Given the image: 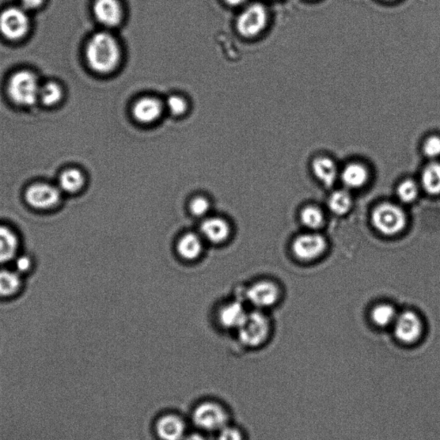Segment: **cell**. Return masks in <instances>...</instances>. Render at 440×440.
<instances>
[{"instance_id": "obj_22", "label": "cell", "mask_w": 440, "mask_h": 440, "mask_svg": "<svg viewBox=\"0 0 440 440\" xmlns=\"http://www.w3.org/2000/svg\"><path fill=\"white\" fill-rule=\"evenodd\" d=\"M85 176L81 170L69 169L64 170L60 174L59 184L60 191L68 193H75L81 191L85 186Z\"/></svg>"}, {"instance_id": "obj_23", "label": "cell", "mask_w": 440, "mask_h": 440, "mask_svg": "<svg viewBox=\"0 0 440 440\" xmlns=\"http://www.w3.org/2000/svg\"><path fill=\"white\" fill-rule=\"evenodd\" d=\"M397 316V310L389 303H380V305L375 306L371 312V321L379 328L393 326Z\"/></svg>"}, {"instance_id": "obj_6", "label": "cell", "mask_w": 440, "mask_h": 440, "mask_svg": "<svg viewBox=\"0 0 440 440\" xmlns=\"http://www.w3.org/2000/svg\"><path fill=\"white\" fill-rule=\"evenodd\" d=\"M327 247V240L316 231L299 235L291 245L294 255L303 261L317 260L324 255Z\"/></svg>"}, {"instance_id": "obj_19", "label": "cell", "mask_w": 440, "mask_h": 440, "mask_svg": "<svg viewBox=\"0 0 440 440\" xmlns=\"http://www.w3.org/2000/svg\"><path fill=\"white\" fill-rule=\"evenodd\" d=\"M341 180L345 187L350 189H358L364 187L369 178V173L365 165L359 163H351L345 166L341 172Z\"/></svg>"}, {"instance_id": "obj_8", "label": "cell", "mask_w": 440, "mask_h": 440, "mask_svg": "<svg viewBox=\"0 0 440 440\" xmlns=\"http://www.w3.org/2000/svg\"><path fill=\"white\" fill-rule=\"evenodd\" d=\"M268 13L260 4L249 6L238 17L237 28L242 36L255 37L266 27Z\"/></svg>"}, {"instance_id": "obj_4", "label": "cell", "mask_w": 440, "mask_h": 440, "mask_svg": "<svg viewBox=\"0 0 440 440\" xmlns=\"http://www.w3.org/2000/svg\"><path fill=\"white\" fill-rule=\"evenodd\" d=\"M39 83L35 74L21 71L11 78L8 93L15 104L29 106L35 104L40 93Z\"/></svg>"}, {"instance_id": "obj_34", "label": "cell", "mask_w": 440, "mask_h": 440, "mask_svg": "<svg viewBox=\"0 0 440 440\" xmlns=\"http://www.w3.org/2000/svg\"><path fill=\"white\" fill-rule=\"evenodd\" d=\"M22 6L28 10L36 9L43 3V0H21Z\"/></svg>"}, {"instance_id": "obj_2", "label": "cell", "mask_w": 440, "mask_h": 440, "mask_svg": "<svg viewBox=\"0 0 440 440\" xmlns=\"http://www.w3.org/2000/svg\"><path fill=\"white\" fill-rule=\"evenodd\" d=\"M371 222L378 233L385 236H396L403 233L408 219L403 208L393 203L378 205L371 214Z\"/></svg>"}, {"instance_id": "obj_32", "label": "cell", "mask_w": 440, "mask_h": 440, "mask_svg": "<svg viewBox=\"0 0 440 440\" xmlns=\"http://www.w3.org/2000/svg\"><path fill=\"white\" fill-rule=\"evenodd\" d=\"M219 440H242V432L237 428L226 426L220 430Z\"/></svg>"}, {"instance_id": "obj_3", "label": "cell", "mask_w": 440, "mask_h": 440, "mask_svg": "<svg viewBox=\"0 0 440 440\" xmlns=\"http://www.w3.org/2000/svg\"><path fill=\"white\" fill-rule=\"evenodd\" d=\"M238 332L239 339L245 346L249 348L263 346L270 336V321L261 310H252L248 312Z\"/></svg>"}, {"instance_id": "obj_20", "label": "cell", "mask_w": 440, "mask_h": 440, "mask_svg": "<svg viewBox=\"0 0 440 440\" xmlns=\"http://www.w3.org/2000/svg\"><path fill=\"white\" fill-rule=\"evenodd\" d=\"M18 248L16 234L6 226H0V263L13 260Z\"/></svg>"}, {"instance_id": "obj_28", "label": "cell", "mask_w": 440, "mask_h": 440, "mask_svg": "<svg viewBox=\"0 0 440 440\" xmlns=\"http://www.w3.org/2000/svg\"><path fill=\"white\" fill-rule=\"evenodd\" d=\"M62 97V88L56 83L48 82L40 88L39 97L41 102L48 106L56 104Z\"/></svg>"}, {"instance_id": "obj_31", "label": "cell", "mask_w": 440, "mask_h": 440, "mask_svg": "<svg viewBox=\"0 0 440 440\" xmlns=\"http://www.w3.org/2000/svg\"><path fill=\"white\" fill-rule=\"evenodd\" d=\"M167 106H168L170 113L174 116L184 115L188 109L187 102L184 97L177 96V95H173L168 98Z\"/></svg>"}, {"instance_id": "obj_7", "label": "cell", "mask_w": 440, "mask_h": 440, "mask_svg": "<svg viewBox=\"0 0 440 440\" xmlns=\"http://www.w3.org/2000/svg\"><path fill=\"white\" fill-rule=\"evenodd\" d=\"M193 422L206 431L221 430L228 422V415L221 406L214 403H203L197 406L193 413Z\"/></svg>"}, {"instance_id": "obj_11", "label": "cell", "mask_w": 440, "mask_h": 440, "mask_svg": "<svg viewBox=\"0 0 440 440\" xmlns=\"http://www.w3.org/2000/svg\"><path fill=\"white\" fill-rule=\"evenodd\" d=\"M280 288L269 280H260L254 283L246 291V297L256 310L269 308L279 301Z\"/></svg>"}, {"instance_id": "obj_29", "label": "cell", "mask_w": 440, "mask_h": 440, "mask_svg": "<svg viewBox=\"0 0 440 440\" xmlns=\"http://www.w3.org/2000/svg\"><path fill=\"white\" fill-rule=\"evenodd\" d=\"M210 200L205 196H195L189 202L188 209L196 218H207L211 211Z\"/></svg>"}, {"instance_id": "obj_14", "label": "cell", "mask_w": 440, "mask_h": 440, "mask_svg": "<svg viewBox=\"0 0 440 440\" xmlns=\"http://www.w3.org/2000/svg\"><path fill=\"white\" fill-rule=\"evenodd\" d=\"M163 105L157 98L146 97L135 102L132 115L140 123H154L161 116Z\"/></svg>"}, {"instance_id": "obj_15", "label": "cell", "mask_w": 440, "mask_h": 440, "mask_svg": "<svg viewBox=\"0 0 440 440\" xmlns=\"http://www.w3.org/2000/svg\"><path fill=\"white\" fill-rule=\"evenodd\" d=\"M204 239L198 234L183 235L177 242V252L181 259L188 261L199 259L204 249Z\"/></svg>"}, {"instance_id": "obj_24", "label": "cell", "mask_w": 440, "mask_h": 440, "mask_svg": "<svg viewBox=\"0 0 440 440\" xmlns=\"http://www.w3.org/2000/svg\"><path fill=\"white\" fill-rule=\"evenodd\" d=\"M328 206L336 215L347 214L352 207V196L347 191H336L329 196Z\"/></svg>"}, {"instance_id": "obj_36", "label": "cell", "mask_w": 440, "mask_h": 440, "mask_svg": "<svg viewBox=\"0 0 440 440\" xmlns=\"http://www.w3.org/2000/svg\"><path fill=\"white\" fill-rule=\"evenodd\" d=\"M246 0H225L226 4H228L230 6H238L244 4Z\"/></svg>"}, {"instance_id": "obj_33", "label": "cell", "mask_w": 440, "mask_h": 440, "mask_svg": "<svg viewBox=\"0 0 440 440\" xmlns=\"http://www.w3.org/2000/svg\"><path fill=\"white\" fill-rule=\"evenodd\" d=\"M30 267H32V260H30L28 256L18 258L16 261V268L18 272H27L29 270Z\"/></svg>"}, {"instance_id": "obj_35", "label": "cell", "mask_w": 440, "mask_h": 440, "mask_svg": "<svg viewBox=\"0 0 440 440\" xmlns=\"http://www.w3.org/2000/svg\"><path fill=\"white\" fill-rule=\"evenodd\" d=\"M183 440H206L202 435L199 434H191L186 436Z\"/></svg>"}, {"instance_id": "obj_13", "label": "cell", "mask_w": 440, "mask_h": 440, "mask_svg": "<svg viewBox=\"0 0 440 440\" xmlns=\"http://www.w3.org/2000/svg\"><path fill=\"white\" fill-rule=\"evenodd\" d=\"M94 13L102 25L112 28L119 25L123 19V8L118 0H96Z\"/></svg>"}, {"instance_id": "obj_16", "label": "cell", "mask_w": 440, "mask_h": 440, "mask_svg": "<svg viewBox=\"0 0 440 440\" xmlns=\"http://www.w3.org/2000/svg\"><path fill=\"white\" fill-rule=\"evenodd\" d=\"M185 428L184 420L174 415L161 417L156 424L157 434L162 440H183Z\"/></svg>"}, {"instance_id": "obj_10", "label": "cell", "mask_w": 440, "mask_h": 440, "mask_svg": "<svg viewBox=\"0 0 440 440\" xmlns=\"http://www.w3.org/2000/svg\"><path fill=\"white\" fill-rule=\"evenodd\" d=\"M60 191L48 184H36L26 191L25 200L30 207L38 210H48L60 202Z\"/></svg>"}, {"instance_id": "obj_30", "label": "cell", "mask_w": 440, "mask_h": 440, "mask_svg": "<svg viewBox=\"0 0 440 440\" xmlns=\"http://www.w3.org/2000/svg\"><path fill=\"white\" fill-rule=\"evenodd\" d=\"M423 153L427 158H436L440 156V137L432 135L428 137L423 144Z\"/></svg>"}, {"instance_id": "obj_9", "label": "cell", "mask_w": 440, "mask_h": 440, "mask_svg": "<svg viewBox=\"0 0 440 440\" xmlns=\"http://www.w3.org/2000/svg\"><path fill=\"white\" fill-rule=\"evenodd\" d=\"M29 18L24 9L11 7L0 15V32L9 40H19L28 32Z\"/></svg>"}, {"instance_id": "obj_26", "label": "cell", "mask_w": 440, "mask_h": 440, "mask_svg": "<svg viewBox=\"0 0 440 440\" xmlns=\"http://www.w3.org/2000/svg\"><path fill=\"white\" fill-rule=\"evenodd\" d=\"M21 287V279L18 272L0 270V296L9 297L17 293Z\"/></svg>"}, {"instance_id": "obj_21", "label": "cell", "mask_w": 440, "mask_h": 440, "mask_svg": "<svg viewBox=\"0 0 440 440\" xmlns=\"http://www.w3.org/2000/svg\"><path fill=\"white\" fill-rule=\"evenodd\" d=\"M422 186L424 191L431 195L440 193V164L432 162L425 167L422 174Z\"/></svg>"}, {"instance_id": "obj_1", "label": "cell", "mask_w": 440, "mask_h": 440, "mask_svg": "<svg viewBox=\"0 0 440 440\" xmlns=\"http://www.w3.org/2000/svg\"><path fill=\"white\" fill-rule=\"evenodd\" d=\"M86 58L90 67L97 73H111L120 63L119 44L109 33L95 34L87 45Z\"/></svg>"}, {"instance_id": "obj_12", "label": "cell", "mask_w": 440, "mask_h": 440, "mask_svg": "<svg viewBox=\"0 0 440 440\" xmlns=\"http://www.w3.org/2000/svg\"><path fill=\"white\" fill-rule=\"evenodd\" d=\"M231 233L230 224L217 216L205 218L200 226V236L212 245H222L228 240Z\"/></svg>"}, {"instance_id": "obj_18", "label": "cell", "mask_w": 440, "mask_h": 440, "mask_svg": "<svg viewBox=\"0 0 440 440\" xmlns=\"http://www.w3.org/2000/svg\"><path fill=\"white\" fill-rule=\"evenodd\" d=\"M312 172L317 180L326 187L335 184L339 176L338 168L331 158L318 157L312 162Z\"/></svg>"}, {"instance_id": "obj_27", "label": "cell", "mask_w": 440, "mask_h": 440, "mask_svg": "<svg viewBox=\"0 0 440 440\" xmlns=\"http://www.w3.org/2000/svg\"><path fill=\"white\" fill-rule=\"evenodd\" d=\"M420 188L418 184L413 180H405L398 185L397 189V198L401 202L411 204L418 198Z\"/></svg>"}, {"instance_id": "obj_17", "label": "cell", "mask_w": 440, "mask_h": 440, "mask_svg": "<svg viewBox=\"0 0 440 440\" xmlns=\"http://www.w3.org/2000/svg\"><path fill=\"white\" fill-rule=\"evenodd\" d=\"M247 314L242 303L231 302L219 310V321L225 329L238 330L245 322Z\"/></svg>"}, {"instance_id": "obj_5", "label": "cell", "mask_w": 440, "mask_h": 440, "mask_svg": "<svg viewBox=\"0 0 440 440\" xmlns=\"http://www.w3.org/2000/svg\"><path fill=\"white\" fill-rule=\"evenodd\" d=\"M394 338L404 346H415L423 336V324L415 312L407 310L398 314L393 324Z\"/></svg>"}, {"instance_id": "obj_25", "label": "cell", "mask_w": 440, "mask_h": 440, "mask_svg": "<svg viewBox=\"0 0 440 440\" xmlns=\"http://www.w3.org/2000/svg\"><path fill=\"white\" fill-rule=\"evenodd\" d=\"M301 221L307 229L317 231L324 226L325 217L320 208L315 206H307L303 207L301 212Z\"/></svg>"}]
</instances>
